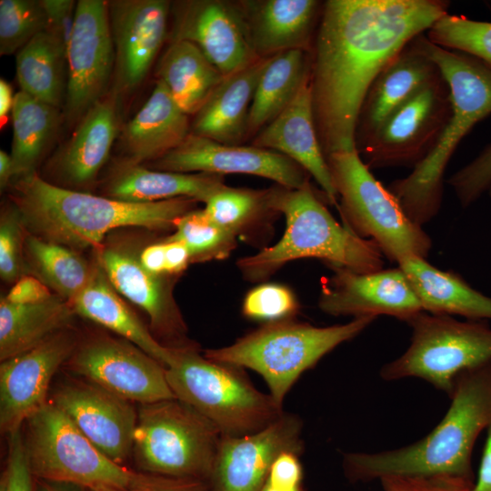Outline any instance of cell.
<instances>
[{"mask_svg": "<svg viewBox=\"0 0 491 491\" xmlns=\"http://www.w3.org/2000/svg\"><path fill=\"white\" fill-rule=\"evenodd\" d=\"M444 0H328L311 48L310 86L326 157L356 149L361 106L372 83L417 35L447 14Z\"/></svg>", "mask_w": 491, "mask_h": 491, "instance_id": "obj_1", "label": "cell"}, {"mask_svg": "<svg viewBox=\"0 0 491 491\" xmlns=\"http://www.w3.org/2000/svg\"><path fill=\"white\" fill-rule=\"evenodd\" d=\"M23 225L34 235L74 250L102 246L118 227L175 228L178 218L195 209L194 199L130 203L52 184L36 172L18 178L10 195Z\"/></svg>", "mask_w": 491, "mask_h": 491, "instance_id": "obj_2", "label": "cell"}, {"mask_svg": "<svg viewBox=\"0 0 491 491\" xmlns=\"http://www.w3.org/2000/svg\"><path fill=\"white\" fill-rule=\"evenodd\" d=\"M450 398L444 418L421 440L395 450L346 454L347 476L355 481L387 476L473 480V448L491 423V363L459 373Z\"/></svg>", "mask_w": 491, "mask_h": 491, "instance_id": "obj_3", "label": "cell"}, {"mask_svg": "<svg viewBox=\"0 0 491 491\" xmlns=\"http://www.w3.org/2000/svg\"><path fill=\"white\" fill-rule=\"evenodd\" d=\"M268 206L286 218L281 239L272 246L243 257L237 266L251 281L269 277L285 264L301 258L325 261L333 269L371 273L383 269L384 255L370 239L339 224L313 191L309 183L292 189H267Z\"/></svg>", "mask_w": 491, "mask_h": 491, "instance_id": "obj_4", "label": "cell"}, {"mask_svg": "<svg viewBox=\"0 0 491 491\" xmlns=\"http://www.w3.org/2000/svg\"><path fill=\"white\" fill-rule=\"evenodd\" d=\"M421 43L449 87L452 114L428 156L387 188L406 215L422 226L441 207L446 168L456 147L478 122L491 115V67L474 56L435 45L426 34L421 35Z\"/></svg>", "mask_w": 491, "mask_h": 491, "instance_id": "obj_5", "label": "cell"}, {"mask_svg": "<svg viewBox=\"0 0 491 491\" xmlns=\"http://www.w3.org/2000/svg\"><path fill=\"white\" fill-rule=\"evenodd\" d=\"M173 351L166 380L175 397L209 420L223 436L258 432L283 415V406L256 389L244 368L211 360L191 345Z\"/></svg>", "mask_w": 491, "mask_h": 491, "instance_id": "obj_6", "label": "cell"}, {"mask_svg": "<svg viewBox=\"0 0 491 491\" xmlns=\"http://www.w3.org/2000/svg\"><path fill=\"white\" fill-rule=\"evenodd\" d=\"M375 316L356 317L343 325L318 327L293 319L266 323L234 344L206 349L211 360L249 368L266 383L270 396L283 401L300 376L327 353L363 332Z\"/></svg>", "mask_w": 491, "mask_h": 491, "instance_id": "obj_7", "label": "cell"}, {"mask_svg": "<svg viewBox=\"0 0 491 491\" xmlns=\"http://www.w3.org/2000/svg\"><path fill=\"white\" fill-rule=\"evenodd\" d=\"M326 158L346 225L358 236L373 240L390 261L398 264L413 256L427 257L431 238L374 176L356 149L335 152Z\"/></svg>", "mask_w": 491, "mask_h": 491, "instance_id": "obj_8", "label": "cell"}, {"mask_svg": "<svg viewBox=\"0 0 491 491\" xmlns=\"http://www.w3.org/2000/svg\"><path fill=\"white\" fill-rule=\"evenodd\" d=\"M25 422L29 466L38 479L95 490L145 488L154 478L107 457L51 401Z\"/></svg>", "mask_w": 491, "mask_h": 491, "instance_id": "obj_9", "label": "cell"}, {"mask_svg": "<svg viewBox=\"0 0 491 491\" xmlns=\"http://www.w3.org/2000/svg\"><path fill=\"white\" fill-rule=\"evenodd\" d=\"M221 436L188 405L162 400L139 407L132 454L141 469L156 476L207 482Z\"/></svg>", "mask_w": 491, "mask_h": 491, "instance_id": "obj_10", "label": "cell"}, {"mask_svg": "<svg viewBox=\"0 0 491 491\" xmlns=\"http://www.w3.org/2000/svg\"><path fill=\"white\" fill-rule=\"evenodd\" d=\"M406 323L410 345L380 371L385 380L417 377L450 396L456 376L491 363V327L487 320H457L422 311Z\"/></svg>", "mask_w": 491, "mask_h": 491, "instance_id": "obj_11", "label": "cell"}, {"mask_svg": "<svg viewBox=\"0 0 491 491\" xmlns=\"http://www.w3.org/2000/svg\"><path fill=\"white\" fill-rule=\"evenodd\" d=\"M451 114L450 90L441 75L395 110L357 152L370 170L414 169L433 151Z\"/></svg>", "mask_w": 491, "mask_h": 491, "instance_id": "obj_12", "label": "cell"}, {"mask_svg": "<svg viewBox=\"0 0 491 491\" xmlns=\"http://www.w3.org/2000/svg\"><path fill=\"white\" fill-rule=\"evenodd\" d=\"M107 1L78 0L66 52L67 86L64 115L76 125L106 95L115 71Z\"/></svg>", "mask_w": 491, "mask_h": 491, "instance_id": "obj_13", "label": "cell"}, {"mask_svg": "<svg viewBox=\"0 0 491 491\" xmlns=\"http://www.w3.org/2000/svg\"><path fill=\"white\" fill-rule=\"evenodd\" d=\"M67 363L88 382L129 402L145 405L175 398L166 367L125 339L91 338L76 346Z\"/></svg>", "mask_w": 491, "mask_h": 491, "instance_id": "obj_14", "label": "cell"}, {"mask_svg": "<svg viewBox=\"0 0 491 491\" xmlns=\"http://www.w3.org/2000/svg\"><path fill=\"white\" fill-rule=\"evenodd\" d=\"M171 11L170 42L194 44L224 77L261 59L252 45L238 2L179 1L171 4Z\"/></svg>", "mask_w": 491, "mask_h": 491, "instance_id": "obj_15", "label": "cell"}, {"mask_svg": "<svg viewBox=\"0 0 491 491\" xmlns=\"http://www.w3.org/2000/svg\"><path fill=\"white\" fill-rule=\"evenodd\" d=\"M150 166L175 173L253 175L292 189L309 183V175L280 153L254 145L221 144L191 133L177 147L150 162Z\"/></svg>", "mask_w": 491, "mask_h": 491, "instance_id": "obj_16", "label": "cell"}, {"mask_svg": "<svg viewBox=\"0 0 491 491\" xmlns=\"http://www.w3.org/2000/svg\"><path fill=\"white\" fill-rule=\"evenodd\" d=\"M303 422L284 412L266 428L242 436H221L207 480L211 491H261L275 459L301 454Z\"/></svg>", "mask_w": 491, "mask_h": 491, "instance_id": "obj_17", "label": "cell"}, {"mask_svg": "<svg viewBox=\"0 0 491 491\" xmlns=\"http://www.w3.org/2000/svg\"><path fill=\"white\" fill-rule=\"evenodd\" d=\"M76 336L63 329L35 347L1 362L0 427L11 434L45 406L50 382L76 348Z\"/></svg>", "mask_w": 491, "mask_h": 491, "instance_id": "obj_18", "label": "cell"}, {"mask_svg": "<svg viewBox=\"0 0 491 491\" xmlns=\"http://www.w3.org/2000/svg\"><path fill=\"white\" fill-rule=\"evenodd\" d=\"M115 47L114 94L129 93L146 77L167 34L171 3L165 0L107 1Z\"/></svg>", "mask_w": 491, "mask_h": 491, "instance_id": "obj_19", "label": "cell"}, {"mask_svg": "<svg viewBox=\"0 0 491 491\" xmlns=\"http://www.w3.org/2000/svg\"><path fill=\"white\" fill-rule=\"evenodd\" d=\"M323 284L319 308L331 316L354 318L386 315L406 322L424 311L404 271L398 266L371 273L335 268Z\"/></svg>", "mask_w": 491, "mask_h": 491, "instance_id": "obj_20", "label": "cell"}, {"mask_svg": "<svg viewBox=\"0 0 491 491\" xmlns=\"http://www.w3.org/2000/svg\"><path fill=\"white\" fill-rule=\"evenodd\" d=\"M51 402L107 457L122 465L133 453L137 413L129 401L91 382L62 386Z\"/></svg>", "mask_w": 491, "mask_h": 491, "instance_id": "obj_21", "label": "cell"}, {"mask_svg": "<svg viewBox=\"0 0 491 491\" xmlns=\"http://www.w3.org/2000/svg\"><path fill=\"white\" fill-rule=\"evenodd\" d=\"M97 263L118 294L143 309L151 328L171 343V348L188 346L183 338L185 325L172 296L165 276L146 271L138 256L118 246L97 249Z\"/></svg>", "mask_w": 491, "mask_h": 491, "instance_id": "obj_22", "label": "cell"}, {"mask_svg": "<svg viewBox=\"0 0 491 491\" xmlns=\"http://www.w3.org/2000/svg\"><path fill=\"white\" fill-rule=\"evenodd\" d=\"M421 35L405 45L379 73L368 89L356 129V150L395 110L441 76L439 68L422 45Z\"/></svg>", "mask_w": 491, "mask_h": 491, "instance_id": "obj_23", "label": "cell"}, {"mask_svg": "<svg viewBox=\"0 0 491 491\" xmlns=\"http://www.w3.org/2000/svg\"><path fill=\"white\" fill-rule=\"evenodd\" d=\"M252 145L280 153L296 162L316 180L326 200L338 205L316 128L310 77L281 114L257 133Z\"/></svg>", "mask_w": 491, "mask_h": 491, "instance_id": "obj_24", "label": "cell"}, {"mask_svg": "<svg viewBox=\"0 0 491 491\" xmlns=\"http://www.w3.org/2000/svg\"><path fill=\"white\" fill-rule=\"evenodd\" d=\"M116 98L112 93L96 102L55 155L52 165L66 188L91 185L106 163L118 134Z\"/></svg>", "mask_w": 491, "mask_h": 491, "instance_id": "obj_25", "label": "cell"}, {"mask_svg": "<svg viewBox=\"0 0 491 491\" xmlns=\"http://www.w3.org/2000/svg\"><path fill=\"white\" fill-rule=\"evenodd\" d=\"M249 37L260 58L293 49L311 51L323 4L316 0L241 1Z\"/></svg>", "mask_w": 491, "mask_h": 491, "instance_id": "obj_26", "label": "cell"}, {"mask_svg": "<svg viewBox=\"0 0 491 491\" xmlns=\"http://www.w3.org/2000/svg\"><path fill=\"white\" fill-rule=\"evenodd\" d=\"M190 128L189 115L156 80L145 103L122 128L124 159L135 164L153 162L177 147L190 134Z\"/></svg>", "mask_w": 491, "mask_h": 491, "instance_id": "obj_27", "label": "cell"}, {"mask_svg": "<svg viewBox=\"0 0 491 491\" xmlns=\"http://www.w3.org/2000/svg\"><path fill=\"white\" fill-rule=\"evenodd\" d=\"M224 175L151 169L122 159L104 185L105 196L130 203L186 197L205 203L223 187Z\"/></svg>", "mask_w": 491, "mask_h": 491, "instance_id": "obj_28", "label": "cell"}, {"mask_svg": "<svg viewBox=\"0 0 491 491\" xmlns=\"http://www.w3.org/2000/svg\"><path fill=\"white\" fill-rule=\"evenodd\" d=\"M261 58L224 77L194 115L190 133L221 144L241 145L248 135V115L255 89L266 63Z\"/></svg>", "mask_w": 491, "mask_h": 491, "instance_id": "obj_29", "label": "cell"}, {"mask_svg": "<svg viewBox=\"0 0 491 491\" xmlns=\"http://www.w3.org/2000/svg\"><path fill=\"white\" fill-rule=\"evenodd\" d=\"M75 314L95 322L168 367L174 359L173 348L160 343L137 316L118 296L98 265L83 290L69 301Z\"/></svg>", "mask_w": 491, "mask_h": 491, "instance_id": "obj_30", "label": "cell"}, {"mask_svg": "<svg viewBox=\"0 0 491 491\" xmlns=\"http://www.w3.org/2000/svg\"><path fill=\"white\" fill-rule=\"evenodd\" d=\"M426 258L409 256L398 263L425 312L458 315L468 320L491 319V297L470 286L452 271H443Z\"/></svg>", "mask_w": 491, "mask_h": 491, "instance_id": "obj_31", "label": "cell"}, {"mask_svg": "<svg viewBox=\"0 0 491 491\" xmlns=\"http://www.w3.org/2000/svg\"><path fill=\"white\" fill-rule=\"evenodd\" d=\"M75 315L70 302L60 296L35 304L0 301V360L26 352L65 329Z\"/></svg>", "mask_w": 491, "mask_h": 491, "instance_id": "obj_32", "label": "cell"}, {"mask_svg": "<svg viewBox=\"0 0 491 491\" xmlns=\"http://www.w3.org/2000/svg\"><path fill=\"white\" fill-rule=\"evenodd\" d=\"M161 81L179 107L195 115L223 81V75L194 44L171 41L156 68Z\"/></svg>", "mask_w": 491, "mask_h": 491, "instance_id": "obj_33", "label": "cell"}, {"mask_svg": "<svg viewBox=\"0 0 491 491\" xmlns=\"http://www.w3.org/2000/svg\"><path fill=\"white\" fill-rule=\"evenodd\" d=\"M311 53L293 49L267 57L248 115V135L258 133L294 100L310 77Z\"/></svg>", "mask_w": 491, "mask_h": 491, "instance_id": "obj_34", "label": "cell"}, {"mask_svg": "<svg viewBox=\"0 0 491 491\" xmlns=\"http://www.w3.org/2000/svg\"><path fill=\"white\" fill-rule=\"evenodd\" d=\"M11 158L15 177L35 172L53 142L61 121V109L43 103L23 91L15 94L11 113Z\"/></svg>", "mask_w": 491, "mask_h": 491, "instance_id": "obj_35", "label": "cell"}, {"mask_svg": "<svg viewBox=\"0 0 491 491\" xmlns=\"http://www.w3.org/2000/svg\"><path fill=\"white\" fill-rule=\"evenodd\" d=\"M66 51L45 31L35 35L15 55L16 78L21 91L64 108L66 97Z\"/></svg>", "mask_w": 491, "mask_h": 491, "instance_id": "obj_36", "label": "cell"}, {"mask_svg": "<svg viewBox=\"0 0 491 491\" xmlns=\"http://www.w3.org/2000/svg\"><path fill=\"white\" fill-rule=\"evenodd\" d=\"M25 257L41 279L71 301L88 283L94 267L74 249L31 235L25 238Z\"/></svg>", "mask_w": 491, "mask_h": 491, "instance_id": "obj_37", "label": "cell"}, {"mask_svg": "<svg viewBox=\"0 0 491 491\" xmlns=\"http://www.w3.org/2000/svg\"><path fill=\"white\" fill-rule=\"evenodd\" d=\"M204 204L207 215L235 236L244 233L265 214L273 212L268 206L267 190L224 185Z\"/></svg>", "mask_w": 491, "mask_h": 491, "instance_id": "obj_38", "label": "cell"}, {"mask_svg": "<svg viewBox=\"0 0 491 491\" xmlns=\"http://www.w3.org/2000/svg\"><path fill=\"white\" fill-rule=\"evenodd\" d=\"M170 239L182 242L192 260L225 259L235 247V235L215 223L204 209H194L175 224Z\"/></svg>", "mask_w": 491, "mask_h": 491, "instance_id": "obj_39", "label": "cell"}, {"mask_svg": "<svg viewBox=\"0 0 491 491\" xmlns=\"http://www.w3.org/2000/svg\"><path fill=\"white\" fill-rule=\"evenodd\" d=\"M426 35L435 45L474 56L491 67V22L447 13L426 31Z\"/></svg>", "mask_w": 491, "mask_h": 491, "instance_id": "obj_40", "label": "cell"}, {"mask_svg": "<svg viewBox=\"0 0 491 491\" xmlns=\"http://www.w3.org/2000/svg\"><path fill=\"white\" fill-rule=\"evenodd\" d=\"M45 26L41 0H1L0 55L17 53Z\"/></svg>", "mask_w": 491, "mask_h": 491, "instance_id": "obj_41", "label": "cell"}, {"mask_svg": "<svg viewBox=\"0 0 491 491\" xmlns=\"http://www.w3.org/2000/svg\"><path fill=\"white\" fill-rule=\"evenodd\" d=\"M299 304L294 293L278 284H263L245 296L242 312L247 318L267 323L293 319Z\"/></svg>", "mask_w": 491, "mask_h": 491, "instance_id": "obj_42", "label": "cell"}, {"mask_svg": "<svg viewBox=\"0 0 491 491\" xmlns=\"http://www.w3.org/2000/svg\"><path fill=\"white\" fill-rule=\"evenodd\" d=\"M23 227L20 214L11 202L0 221V276L5 282H16L25 276Z\"/></svg>", "mask_w": 491, "mask_h": 491, "instance_id": "obj_43", "label": "cell"}, {"mask_svg": "<svg viewBox=\"0 0 491 491\" xmlns=\"http://www.w3.org/2000/svg\"><path fill=\"white\" fill-rule=\"evenodd\" d=\"M463 207L474 204L491 188V143L447 180Z\"/></svg>", "mask_w": 491, "mask_h": 491, "instance_id": "obj_44", "label": "cell"}, {"mask_svg": "<svg viewBox=\"0 0 491 491\" xmlns=\"http://www.w3.org/2000/svg\"><path fill=\"white\" fill-rule=\"evenodd\" d=\"M25 439L21 429L8 435V456L0 480V491H35Z\"/></svg>", "mask_w": 491, "mask_h": 491, "instance_id": "obj_45", "label": "cell"}, {"mask_svg": "<svg viewBox=\"0 0 491 491\" xmlns=\"http://www.w3.org/2000/svg\"><path fill=\"white\" fill-rule=\"evenodd\" d=\"M384 491H472L473 480L454 476L409 477L387 476L380 478Z\"/></svg>", "mask_w": 491, "mask_h": 491, "instance_id": "obj_46", "label": "cell"}, {"mask_svg": "<svg viewBox=\"0 0 491 491\" xmlns=\"http://www.w3.org/2000/svg\"><path fill=\"white\" fill-rule=\"evenodd\" d=\"M45 18V32L67 52L75 23L77 1L41 0Z\"/></svg>", "mask_w": 491, "mask_h": 491, "instance_id": "obj_47", "label": "cell"}, {"mask_svg": "<svg viewBox=\"0 0 491 491\" xmlns=\"http://www.w3.org/2000/svg\"><path fill=\"white\" fill-rule=\"evenodd\" d=\"M303 468L299 454L286 451L281 453L272 464L266 483L280 487H300Z\"/></svg>", "mask_w": 491, "mask_h": 491, "instance_id": "obj_48", "label": "cell"}, {"mask_svg": "<svg viewBox=\"0 0 491 491\" xmlns=\"http://www.w3.org/2000/svg\"><path fill=\"white\" fill-rule=\"evenodd\" d=\"M52 296L48 286L41 279L25 275L15 282L4 298L13 304H35L47 300Z\"/></svg>", "mask_w": 491, "mask_h": 491, "instance_id": "obj_49", "label": "cell"}, {"mask_svg": "<svg viewBox=\"0 0 491 491\" xmlns=\"http://www.w3.org/2000/svg\"><path fill=\"white\" fill-rule=\"evenodd\" d=\"M165 272L167 275H178L192 261L188 248L180 241L166 238L165 241Z\"/></svg>", "mask_w": 491, "mask_h": 491, "instance_id": "obj_50", "label": "cell"}, {"mask_svg": "<svg viewBox=\"0 0 491 491\" xmlns=\"http://www.w3.org/2000/svg\"><path fill=\"white\" fill-rule=\"evenodd\" d=\"M147 491H211L206 481L154 476Z\"/></svg>", "mask_w": 491, "mask_h": 491, "instance_id": "obj_51", "label": "cell"}, {"mask_svg": "<svg viewBox=\"0 0 491 491\" xmlns=\"http://www.w3.org/2000/svg\"><path fill=\"white\" fill-rule=\"evenodd\" d=\"M142 266L155 276H166L165 243H155L144 247L138 255Z\"/></svg>", "mask_w": 491, "mask_h": 491, "instance_id": "obj_52", "label": "cell"}, {"mask_svg": "<svg viewBox=\"0 0 491 491\" xmlns=\"http://www.w3.org/2000/svg\"><path fill=\"white\" fill-rule=\"evenodd\" d=\"M486 429L487 436L478 469L477 479L474 482L472 491H491V423Z\"/></svg>", "mask_w": 491, "mask_h": 491, "instance_id": "obj_53", "label": "cell"}, {"mask_svg": "<svg viewBox=\"0 0 491 491\" xmlns=\"http://www.w3.org/2000/svg\"><path fill=\"white\" fill-rule=\"evenodd\" d=\"M15 101L12 86L4 78H0V122L1 126L5 125L8 115L12 113Z\"/></svg>", "mask_w": 491, "mask_h": 491, "instance_id": "obj_54", "label": "cell"}, {"mask_svg": "<svg viewBox=\"0 0 491 491\" xmlns=\"http://www.w3.org/2000/svg\"><path fill=\"white\" fill-rule=\"evenodd\" d=\"M15 177L14 165L10 154L0 150V187L5 189Z\"/></svg>", "mask_w": 491, "mask_h": 491, "instance_id": "obj_55", "label": "cell"}, {"mask_svg": "<svg viewBox=\"0 0 491 491\" xmlns=\"http://www.w3.org/2000/svg\"><path fill=\"white\" fill-rule=\"evenodd\" d=\"M38 482L35 491H88L87 489L68 483L41 480Z\"/></svg>", "mask_w": 491, "mask_h": 491, "instance_id": "obj_56", "label": "cell"}, {"mask_svg": "<svg viewBox=\"0 0 491 491\" xmlns=\"http://www.w3.org/2000/svg\"><path fill=\"white\" fill-rule=\"evenodd\" d=\"M261 491H302V490H301V487H294V488L280 487V486H276L266 482Z\"/></svg>", "mask_w": 491, "mask_h": 491, "instance_id": "obj_57", "label": "cell"}, {"mask_svg": "<svg viewBox=\"0 0 491 491\" xmlns=\"http://www.w3.org/2000/svg\"><path fill=\"white\" fill-rule=\"evenodd\" d=\"M153 481V480H152ZM147 487L145 488H134V489H125V488H103V489H95V490H88V491H147Z\"/></svg>", "mask_w": 491, "mask_h": 491, "instance_id": "obj_58", "label": "cell"}, {"mask_svg": "<svg viewBox=\"0 0 491 491\" xmlns=\"http://www.w3.org/2000/svg\"><path fill=\"white\" fill-rule=\"evenodd\" d=\"M489 195L491 196V188L488 190Z\"/></svg>", "mask_w": 491, "mask_h": 491, "instance_id": "obj_59", "label": "cell"}]
</instances>
